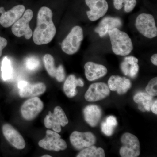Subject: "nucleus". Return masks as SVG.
<instances>
[{
	"mask_svg": "<svg viewBox=\"0 0 157 157\" xmlns=\"http://www.w3.org/2000/svg\"><path fill=\"white\" fill-rule=\"evenodd\" d=\"M52 15V11L48 7H42L39 10L37 27L33 34V40L36 45L48 44L55 36L56 29Z\"/></svg>",
	"mask_w": 157,
	"mask_h": 157,
	"instance_id": "f257e3e1",
	"label": "nucleus"
},
{
	"mask_svg": "<svg viewBox=\"0 0 157 157\" xmlns=\"http://www.w3.org/2000/svg\"><path fill=\"white\" fill-rule=\"evenodd\" d=\"M112 45L113 52L117 55H128L133 50L132 39L125 32L114 28L108 33Z\"/></svg>",
	"mask_w": 157,
	"mask_h": 157,
	"instance_id": "f03ea898",
	"label": "nucleus"
},
{
	"mask_svg": "<svg viewBox=\"0 0 157 157\" xmlns=\"http://www.w3.org/2000/svg\"><path fill=\"white\" fill-rule=\"evenodd\" d=\"M83 39L82 28L78 26L74 27L62 42V50L67 54H74L80 48Z\"/></svg>",
	"mask_w": 157,
	"mask_h": 157,
	"instance_id": "7ed1b4c3",
	"label": "nucleus"
},
{
	"mask_svg": "<svg viewBox=\"0 0 157 157\" xmlns=\"http://www.w3.org/2000/svg\"><path fill=\"white\" fill-rule=\"evenodd\" d=\"M137 30L144 37L152 39L157 36V28L153 16L143 13L137 16L135 22Z\"/></svg>",
	"mask_w": 157,
	"mask_h": 157,
	"instance_id": "20e7f679",
	"label": "nucleus"
},
{
	"mask_svg": "<svg viewBox=\"0 0 157 157\" xmlns=\"http://www.w3.org/2000/svg\"><path fill=\"white\" fill-rule=\"evenodd\" d=\"M122 146L120 150L122 157H137L140 154V142L135 135L129 133L123 134L121 138Z\"/></svg>",
	"mask_w": 157,
	"mask_h": 157,
	"instance_id": "39448f33",
	"label": "nucleus"
},
{
	"mask_svg": "<svg viewBox=\"0 0 157 157\" xmlns=\"http://www.w3.org/2000/svg\"><path fill=\"white\" fill-rule=\"evenodd\" d=\"M44 124L46 128L52 129L54 132L59 133L61 131V127H65L69 123V121L63 109L57 106L54 108V112L51 111L44 119Z\"/></svg>",
	"mask_w": 157,
	"mask_h": 157,
	"instance_id": "423d86ee",
	"label": "nucleus"
},
{
	"mask_svg": "<svg viewBox=\"0 0 157 157\" xmlns=\"http://www.w3.org/2000/svg\"><path fill=\"white\" fill-rule=\"evenodd\" d=\"M33 16V13L31 9L25 11L22 17H21L13 25L11 28L12 33L16 37L24 36L26 39H31L33 36V31L29 26V22Z\"/></svg>",
	"mask_w": 157,
	"mask_h": 157,
	"instance_id": "0eeeda50",
	"label": "nucleus"
},
{
	"mask_svg": "<svg viewBox=\"0 0 157 157\" xmlns=\"http://www.w3.org/2000/svg\"><path fill=\"white\" fill-rule=\"evenodd\" d=\"M57 132L47 130L45 138L39 142L40 147L49 151H59L64 150L67 147V143Z\"/></svg>",
	"mask_w": 157,
	"mask_h": 157,
	"instance_id": "6e6552de",
	"label": "nucleus"
},
{
	"mask_svg": "<svg viewBox=\"0 0 157 157\" xmlns=\"http://www.w3.org/2000/svg\"><path fill=\"white\" fill-rule=\"evenodd\" d=\"M44 104L40 98L35 97L25 101L21 108L23 117L27 121L34 119L42 111Z\"/></svg>",
	"mask_w": 157,
	"mask_h": 157,
	"instance_id": "1a4fd4ad",
	"label": "nucleus"
},
{
	"mask_svg": "<svg viewBox=\"0 0 157 157\" xmlns=\"http://www.w3.org/2000/svg\"><path fill=\"white\" fill-rule=\"evenodd\" d=\"M23 5H17L9 11H6L3 7L0 8V24L5 28L11 26L22 16L25 11Z\"/></svg>",
	"mask_w": 157,
	"mask_h": 157,
	"instance_id": "9d476101",
	"label": "nucleus"
},
{
	"mask_svg": "<svg viewBox=\"0 0 157 157\" xmlns=\"http://www.w3.org/2000/svg\"><path fill=\"white\" fill-rule=\"evenodd\" d=\"M70 141L74 148L81 150L94 145L96 137L91 132L75 131L70 135Z\"/></svg>",
	"mask_w": 157,
	"mask_h": 157,
	"instance_id": "9b49d317",
	"label": "nucleus"
},
{
	"mask_svg": "<svg viewBox=\"0 0 157 157\" xmlns=\"http://www.w3.org/2000/svg\"><path fill=\"white\" fill-rule=\"evenodd\" d=\"M110 94V90L106 83L104 82H96L90 86L85 94V99L89 102L103 100Z\"/></svg>",
	"mask_w": 157,
	"mask_h": 157,
	"instance_id": "f8f14e48",
	"label": "nucleus"
},
{
	"mask_svg": "<svg viewBox=\"0 0 157 157\" xmlns=\"http://www.w3.org/2000/svg\"><path fill=\"white\" fill-rule=\"evenodd\" d=\"M86 3L90 9L86 12L91 21L98 20L107 13L108 5L106 0H85Z\"/></svg>",
	"mask_w": 157,
	"mask_h": 157,
	"instance_id": "ddd939ff",
	"label": "nucleus"
},
{
	"mask_svg": "<svg viewBox=\"0 0 157 157\" xmlns=\"http://www.w3.org/2000/svg\"><path fill=\"white\" fill-rule=\"evenodd\" d=\"M19 95L21 98L35 97L40 95L45 92L46 90L45 85L42 82L31 84L26 81H19L18 83Z\"/></svg>",
	"mask_w": 157,
	"mask_h": 157,
	"instance_id": "4468645a",
	"label": "nucleus"
},
{
	"mask_svg": "<svg viewBox=\"0 0 157 157\" xmlns=\"http://www.w3.org/2000/svg\"><path fill=\"white\" fill-rule=\"evenodd\" d=\"M2 132L4 136L12 146L18 149H23L25 147V141L22 135L11 125L4 124Z\"/></svg>",
	"mask_w": 157,
	"mask_h": 157,
	"instance_id": "2eb2a0df",
	"label": "nucleus"
},
{
	"mask_svg": "<svg viewBox=\"0 0 157 157\" xmlns=\"http://www.w3.org/2000/svg\"><path fill=\"white\" fill-rule=\"evenodd\" d=\"M108 86L111 90L116 91L119 94L122 95L131 88L132 83L130 79L126 77L113 75L109 77Z\"/></svg>",
	"mask_w": 157,
	"mask_h": 157,
	"instance_id": "dca6fc26",
	"label": "nucleus"
},
{
	"mask_svg": "<svg viewBox=\"0 0 157 157\" xmlns=\"http://www.w3.org/2000/svg\"><path fill=\"white\" fill-rule=\"evenodd\" d=\"M122 25L121 20L118 17H107L101 20L95 32L101 37L105 36L109 31L114 28H119Z\"/></svg>",
	"mask_w": 157,
	"mask_h": 157,
	"instance_id": "f3484780",
	"label": "nucleus"
},
{
	"mask_svg": "<svg viewBox=\"0 0 157 157\" xmlns=\"http://www.w3.org/2000/svg\"><path fill=\"white\" fill-rule=\"evenodd\" d=\"M84 69L86 77L90 81L101 78L107 73V68L105 66L92 62L86 63L85 65Z\"/></svg>",
	"mask_w": 157,
	"mask_h": 157,
	"instance_id": "a211bd4d",
	"label": "nucleus"
},
{
	"mask_svg": "<svg viewBox=\"0 0 157 157\" xmlns=\"http://www.w3.org/2000/svg\"><path fill=\"white\" fill-rule=\"evenodd\" d=\"M85 120L90 126L95 127L98 125L102 115V109L96 105L86 106L83 110Z\"/></svg>",
	"mask_w": 157,
	"mask_h": 157,
	"instance_id": "6ab92c4d",
	"label": "nucleus"
},
{
	"mask_svg": "<svg viewBox=\"0 0 157 157\" xmlns=\"http://www.w3.org/2000/svg\"><path fill=\"white\" fill-rule=\"evenodd\" d=\"M77 86L83 87L84 82L80 78H77L74 75L68 76L65 82L63 90L67 97L72 98L77 95L78 92L76 90Z\"/></svg>",
	"mask_w": 157,
	"mask_h": 157,
	"instance_id": "aec40b11",
	"label": "nucleus"
},
{
	"mask_svg": "<svg viewBox=\"0 0 157 157\" xmlns=\"http://www.w3.org/2000/svg\"><path fill=\"white\" fill-rule=\"evenodd\" d=\"M134 101L139 104L138 109L142 112L150 111L152 104L153 103V96L144 92L137 93L134 96Z\"/></svg>",
	"mask_w": 157,
	"mask_h": 157,
	"instance_id": "412c9836",
	"label": "nucleus"
},
{
	"mask_svg": "<svg viewBox=\"0 0 157 157\" xmlns=\"http://www.w3.org/2000/svg\"><path fill=\"white\" fill-rule=\"evenodd\" d=\"M105 156L104 150L101 147L91 146L83 149L76 156L77 157H104Z\"/></svg>",
	"mask_w": 157,
	"mask_h": 157,
	"instance_id": "4be33fe9",
	"label": "nucleus"
},
{
	"mask_svg": "<svg viewBox=\"0 0 157 157\" xmlns=\"http://www.w3.org/2000/svg\"><path fill=\"white\" fill-rule=\"evenodd\" d=\"M2 76L4 81H8L13 76V69L11 61L7 57L3 58L2 63Z\"/></svg>",
	"mask_w": 157,
	"mask_h": 157,
	"instance_id": "5701e85b",
	"label": "nucleus"
},
{
	"mask_svg": "<svg viewBox=\"0 0 157 157\" xmlns=\"http://www.w3.org/2000/svg\"><path fill=\"white\" fill-rule=\"evenodd\" d=\"M43 61L45 69L49 76L55 78L58 72V68H56L53 57L50 54H47L44 56Z\"/></svg>",
	"mask_w": 157,
	"mask_h": 157,
	"instance_id": "b1692460",
	"label": "nucleus"
},
{
	"mask_svg": "<svg viewBox=\"0 0 157 157\" xmlns=\"http://www.w3.org/2000/svg\"><path fill=\"white\" fill-rule=\"evenodd\" d=\"M124 4V10L126 12H131L137 4L136 0H113V5L117 10L121 9Z\"/></svg>",
	"mask_w": 157,
	"mask_h": 157,
	"instance_id": "393cba45",
	"label": "nucleus"
},
{
	"mask_svg": "<svg viewBox=\"0 0 157 157\" xmlns=\"http://www.w3.org/2000/svg\"><path fill=\"white\" fill-rule=\"evenodd\" d=\"M41 63L38 58L35 56H31L25 59L26 68L29 71H36L40 67Z\"/></svg>",
	"mask_w": 157,
	"mask_h": 157,
	"instance_id": "a878e982",
	"label": "nucleus"
},
{
	"mask_svg": "<svg viewBox=\"0 0 157 157\" xmlns=\"http://www.w3.org/2000/svg\"><path fill=\"white\" fill-rule=\"evenodd\" d=\"M147 92L152 96H156L157 95V78L155 77L151 79L147 86Z\"/></svg>",
	"mask_w": 157,
	"mask_h": 157,
	"instance_id": "bb28decb",
	"label": "nucleus"
},
{
	"mask_svg": "<svg viewBox=\"0 0 157 157\" xmlns=\"http://www.w3.org/2000/svg\"><path fill=\"white\" fill-rule=\"evenodd\" d=\"M101 129L104 135L107 136H110L113 135L114 131V128L107 124L106 122H103L101 124Z\"/></svg>",
	"mask_w": 157,
	"mask_h": 157,
	"instance_id": "cd10ccee",
	"label": "nucleus"
},
{
	"mask_svg": "<svg viewBox=\"0 0 157 157\" xmlns=\"http://www.w3.org/2000/svg\"><path fill=\"white\" fill-rule=\"evenodd\" d=\"M65 76L64 68L62 65H60L58 67V72L55 78L59 82H62L64 80Z\"/></svg>",
	"mask_w": 157,
	"mask_h": 157,
	"instance_id": "c85d7f7f",
	"label": "nucleus"
},
{
	"mask_svg": "<svg viewBox=\"0 0 157 157\" xmlns=\"http://www.w3.org/2000/svg\"><path fill=\"white\" fill-rule=\"evenodd\" d=\"M139 71V66L138 64L135 63L131 65L129 71V76L132 78H134L137 76Z\"/></svg>",
	"mask_w": 157,
	"mask_h": 157,
	"instance_id": "c756f323",
	"label": "nucleus"
},
{
	"mask_svg": "<svg viewBox=\"0 0 157 157\" xmlns=\"http://www.w3.org/2000/svg\"><path fill=\"white\" fill-rule=\"evenodd\" d=\"M129 65L130 64L124 60L121 63V70L126 76H129V75L130 68Z\"/></svg>",
	"mask_w": 157,
	"mask_h": 157,
	"instance_id": "7c9ffc66",
	"label": "nucleus"
},
{
	"mask_svg": "<svg viewBox=\"0 0 157 157\" xmlns=\"http://www.w3.org/2000/svg\"><path fill=\"white\" fill-rule=\"evenodd\" d=\"M106 122L107 124L115 128L117 125V121L116 118L113 116H110L106 119Z\"/></svg>",
	"mask_w": 157,
	"mask_h": 157,
	"instance_id": "2f4dec72",
	"label": "nucleus"
},
{
	"mask_svg": "<svg viewBox=\"0 0 157 157\" xmlns=\"http://www.w3.org/2000/svg\"><path fill=\"white\" fill-rule=\"evenodd\" d=\"M124 60L127 62L130 65L133 64L137 63L138 62V59L133 56H127L125 57Z\"/></svg>",
	"mask_w": 157,
	"mask_h": 157,
	"instance_id": "473e14b6",
	"label": "nucleus"
},
{
	"mask_svg": "<svg viewBox=\"0 0 157 157\" xmlns=\"http://www.w3.org/2000/svg\"><path fill=\"white\" fill-rule=\"evenodd\" d=\"M8 42L5 38L0 36V57L2 56L3 49L7 46Z\"/></svg>",
	"mask_w": 157,
	"mask_h": 157,
	"instance_id": "72a5a7b5",
	"label": "nucleus"
},
{
	"mask_svg": "<svg viewBox=\"0 0 157 157\" xmlns=\"http://www.w3.org/2000/svg\"><path fill=\"white\" fill-rule=\"evenodd\" d=\"M151 110L155 114H157V100H155L152 104Z\"/></svg>",
	"mask_w": 157,
	"mask_h": 157,
	"instance_id": "f704fd0d",
	"label": "nucleus"
},
{
	"mask_svg": "<svg viewBox=\"0 0 157 157\" xmlns=\"http://www.w3.org/2000/svg\"><path fill=\"white\" fill-rule=\"evenodd\" d=\"M151 63L155 66H157V54H155L151 57Z\"/></svg>",
	"mask_w": 157,
	"mask_h": 157,
	"instance_id": "c9c22d12",
	"label": "nucleus"
},
{
	"mask_svg": "<svg viewBox=\"0 0 157 157\" xmlns=\"http://www.w3.org/2000/svg\"><path fill=\"white\" fill-rule=\"evenodd\" d=\"M42 157H51V156L49 155H44L42 156Z\"/></svg>",
	"mask_w": 157,
	"mask_h": 157,
	"instance_id": "e433bc0d",
	"label": "nucleus"
}]
</instances>
